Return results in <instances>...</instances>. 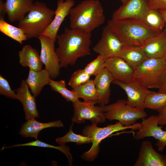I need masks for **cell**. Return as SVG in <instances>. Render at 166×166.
<instances>
[{"mask_svg":"<svg viewBox=\"0 0 166 166\" xmlns=\"http://www.w3.org/2000/svg\"><path fill=\"white\" fill-rule=\"evenodd\" d=\"M57 39L58 47L55 50L61 68L73 65L78 58L91 54V34L65 28Z\"/></svg>","mask_w":166,"mask_h":166,"instance_id":"6da1fadb","label":"cell"},{"mask_svg":"<svg viewBox=\"0 0 166 166\" xmlns=\"http://www.w3.org/2000/svg\"><path fill=\"white\" fill-rule=\"evenodd\" d=\"M107 26L125 46L142 47L148 40L160 33L140 20L132 18L111 19Z\"/></svg>","mask_w":166,"mask_h":166,"instance_id":"7a4b0ae2","label":"cell"},{"mask_svg":"<svg viewBox=\"0 0 166 166\" xmlns=\"http://www.w3.org/2000/svg\"><path fill=\"white\" fill-rule=\"evenodd\" d=\"M71 28L91 34L105 21L104 9L99 0H85L72 7L69 13Z\"/></svg>","mask_w":166,"mask_h":166,"instance_id":"3957f363","label":"cell"},{"mask_svg":"<svg viewBox=\"0 0 166 166\" xmlns=\"http://www.w3.org/2000/svg\"><path fill=\"white\" fill-rule=\"evenodd\" d=\"M54 11L44 3L37 1L25 17L19 21L18 27L24 32L27 39L42 34L52 21Z\"/></svg>","mask_w":166,"mask_h":166,"instance_id":"277c9868","label":"cell"},{"mask_svg":"<svg viewBox=\"0 0 166 166\" xmlns=\"http://www.w3.org/2000/svg\"><path fill=\"white\" fill-rule=\"evenodd\" d=\"M140 123H136L130 126H124L119 122L104 127H99L97 124H92L85 126L82 130V134L93 139L92 145L90 149L81 156L84 160L89 161H93L99 153L100 144L105 138L114 132L127 129L138 130Z\"/></svg>","mask_w":166,"mask_h":166,"instance_id":"5b68a950","label":"cell"},{"mask_svg":"<svg viewBox=\"0 0 166 166\" xmlns=\"http://www.w3.org/2000/svg\"><path fill=\"white\" fill-rule=\"evenodd\" d=\"M166 73L164 58H148L134 70L133 79L148 88L159 89Z\"/></svg>","mask_w":166,"mask_h":166,"instance_id":"8992f818","label":"cell"},{"mask_svg":"<svg viewBox=\"0 0 166 166\" xmlns=\"http://www.w3.org/2000/svg\"><path fill=\"white\" fill-rule=\"evenodd\" d=\"M101 106L106 119L118 121L124 126L134 124L138 120L144 119L148 116L144 110L129 105L124 99L118 100L111 104Z\"/></svg>","mask_w":166,"mask_h":166,"instance_id":"52a82bcc","label":"cell"},{"mask_svg":"<svg viewBox=\"0 0 166 166\" xmlns=\"http://www.w3.org/2000/svg\"><path fill=\"white\" fill-rule=\"evenodd\" d=\"M159 117L152 115L142 119L134 138L136 140L147 137H152L157 140L155 145L158 150L163 151L166 147V131L162 129L163 126H159Z\"/></svg>","mask_w":166,"mask_h":166,"instance_id":"ba28073f","label":"cell"},{"mask_svg":"<svg viewBox=\"0 0 166 166\" xmlns=\"http://www.w3.org/2000/svg\"><path fill=\"white\" fill-rule=\"evenodd\" d=\"M95 105L79 100L73 103V114L72 121L81 124L89 120L92 124L97 125L105 122L106 118L102 107L101 105L97 106Z\"/></svg>","mask_w":166,"mask_h":166,"instance_id":"9c48e42d","label":"cell"},{"mask_svg":"<svg viewBox=\"0 0 166 166\" xmlns=\"http://www.w3.org/2000/svg\"><path fill=\"white\" fill-rule=\"evenodd\" d=\"M112 83L120 86L126 93L127 104L131 106L145 109V103L147 96L154 91H150L138 81L133 79L128 82L114 80Z\"/></svg>","mask_w":166,"mask_h":166,"instance_id":"30bf717a","label":"cell"},{"mask_svg":"<svg viewBox=\"0 0 166 166\" xmlns=\"http://www.w3.org/2000/svg\"><path fill=\"white\" fill-rule=\"evenodd\" d=\"M40 43V57L45 68L49 73L51 79L59 75L61 68L59 58L55 49V41L49 37L41 35L38 37Z\"/></svg>","mask_w":166,"mask_h":166,"instance_id":"8fae6325","label":"cell"},{"mask_svg":"<svg viewBox=\"0 0 166 166\" xmlns=\"http://www.w3.org/2000/svg\"><path fill=\"white\" fill-rule=\"evenodd\" d=\"M123 46L118 37L106 25L103 29L101 39L93 47V50L105 60L117 56Z\"/></svg>","mask_w":166,"mask_h":166,"instance_id":"7c38bea8","label":"cell"},{"mask_svg":"<svg viewBox=\"0 0 166 166\" xmlns=\"http://www.w3.org/2000/svg\"><path fill=\"white\" fill-rule=\"evenodd\" d=\"M133 166H166V155L157 152L148 140L142 142Z\"/></svg>","mask_w":166,"mask_h":166,"instance_id":"4fadbf2b","label":"cell"},{"mask_svg":"<svg viewBox=\"0 0 166 166\" xmlns=\"http://www.w3.org/2000/svg\"><path fill=\"white\" fill-rule=\"evenodd\" d=\"M148 9L147 0H128L114 11L112 19L132 18L140 20Z\"/></svg>","mask_w":166,"mask_h":166,"instance_id":"5bb4252c","label":"cell"},{"mask_svg":"<svg viewBox=\"0 0 166 166\" xmlns=\"http://www.w3.org/2000/svg\"><path fill=\"white\" fill-rule=\"evenodd\" d=\"M73 0H58L54 11V16L48 27L42 35L47 36L56 41L60 27L71 9L74 5Z\"/></svg>","mask_w":166,"mask_h":166,"instance_id":"9a60e30c","label":"cell"},{"mask_svg":"<svg viewBox=\"0 0 166 166\" xmlns=\"http://www.w3.org/2000/svg\"><path fill=\"white\" fill-rule=\"evenodd\" d=\"M105 65L114 80L127 83L133 79L134 70L124 60L118 56L105 59Z\"/></svg>","mask_w":166,"mask_h":166,"instance_id":"2e32d148","label":"cell"},{"mask_svg":"<svg viewBox=\"0 0 166 166\" xmlns=\"http://www.w3.org/2000/svg\"><path fill=\"white\" fill-rule=\"evenodd\" d=\"M16 99L22 103L25 119L29 120L39 117L35 97L31 93L25 80H22L20 86L16 89Z\"/></svg>","mask_w":166,"mask_h":166,"instance_id":"e0dca14e","label":"cell"},{"mask_svg":"<svg viewBox=\"0 0 166 166\" xmlns=\"http://www.w3.org/2000/svg\"><path fill=\"white\" fill-rule=\"evenodd\" d=\"M114 79L105 68L95 76L94 79L100 105H107L109 101L111 94L110 85Z\"/></svg>","mask_w":166,"mask_h":166,"instance_id":"ac0fdd59","label":"cell"},{"mask_svg":"<svg viewBox=\"0 0 166 166\" xmlns=\"http://www.w3.org/2000/svg\"><path fill=\"white\" fill-rule=\"evenodd\" d=\"M142 47L148 58H164L166 53V28L148 40Z\"/></svg>","mask_w":166,"mask_h":166,"instance_id":"d6986e66","label":"cell"},{"mask_svg":"<svg viewBox=\"0 0 166 166\" xmlns=\"http://www.w3.org/2000/svg\"><path fill=\"white\" fill-rule=\"evenodd\" d=\"M34 0H6L5 2L6 14L11 22L22 19L34 4Z\"/></svg>","mask_w":166,"mask_h":166,"instance_id":"ffe728a7","label":"cell"},{"mask_svg":"<svg viewBox=\"0 0 166 166\" xmlns=\"http://www.w3.org/2000/svg\"><path fill=\"white\" fill-rule=\"evenodd\" d=\"M64 125L61 120L42 123L35 119L27 120L22 125L19 134L23 137H32L38 139V135L42 129L50 127H62Z\"/></svg>","mask_w":166,"mask_h":166,"instance_id":"44dd1931","label":"cell"},{"mask_svg":"<svg viewBox=\"0 0 166 166\" xmlns=\"http://www.w3.org/2000/svg\"><path fill=\"white\" fill-rule=\"evenodd\" d=\"M51 79L49 73L45 69L37 71L30 69L25 81L31 93L36 97L44 86L49 85Z\"/></svg>","mask_w":166,"mask_h":166,"instance_id":"7402d4cb","label":"cell"},{"mask_svg":"<svg viewBox=\"0 0 166 166\" xmlns=\"http://www.w3.org/2000/svg\"><path fill=\"white\" fill-rule=\"evenodd\" d=\"M20 64L30 69L39 71L42 69L43 63L36 49L30 45H26L18 52Z\"/></svg>","mask_w":166,"mask_h":166,"instance_id":"603a6c76","label":"cell"},{"mask_svg":"<svg viewBox=\"0 0 166 166\" xmlns=\"http://www.w3.org/2000/svg\"><path fill=\"white\" fill-rule=\"evenodd\" d=\"M134 70L148 57L142 47L123 46L117 56Z\"/></svg>","mask_w":166,"mask_h":166,"instance_id":"cb8c5ba5","label":"cell"},{"mask_svg":"<svg viewBox=\"0 0 166 166\" xmlns=\"http://www.w3.org/2000/svg\"><path fill=\"white\" fill-rule=\"evenodd\" d=\"M73 90L78 98L83 99L84 102L98 104V98L94 80L90 79Z\"/></svg>","mask_w":166,"mask_h":166,"instance_id":"d4e9b609","label":"cell"},{"mask_svg":"<svg viewBox=\"0 0 166 166\" xmlns=\"http://www.w3.org/2000/svg\"><path fill=\"white\" fill-rule=\"evenodd\" d=\"M140 21L147 26L160 33L164 29L165 23L159 10L148 9Z\"/></svg>","mask_w":166,"mask_h":166,"instance_id":"484cf974","label":"cell"},{"mask_svg":"<svg viewBox=\"0 0 166 166\" xmlns=\"http://www.w3.org/2000/svg\"><path fill=\"white\" fill-rule=\"evenodd\" d=\"M0 31L20 44L28 39L22 29L9 23L4 19H0Z\"/></svg>","mask_w":166,"mask_h":166,"instance_id":"4316f807","label":"cell"},{"mask_svg":"<svg viewBox=\"0 0 166 166\" xmlns=\"http://www.w3.org/2000/svg\"><path fill=\"white\" fill-rule=\"evenodd\" d=\"M24 146H36L43 148H49L57 149L62 152L66 156L68 160L69 165L70 166L72 165L73 160L72 154L70 152V149L65 144L62 145L60 144L59 146H55L40 141L38 139H36V140L34 141L29 142L22 144H16L11 146L4 147V148H3V149H4L8 148Z\"/></svg>","mask_w":166,"mask_h":166,"instance_id":"83f0119b","label":"cell"},{"mask_svg":"<svg viewBox=\"0 0 166 166\" xmlns=\"http://www.w3.org/2000/svg\"><path fill=\"white\" fill-rule=\"evenodd\" d=\"M49 85L53 90L60 94L67 101L73 103L79 100L74 91L67 89L65 80L54 81L51 79Z\"/></svg>","mask_w":166,"mask_h":166,"instance_id":"f1b7e54d","label":"cell"},{"mask_svg":"<svg viewBox=\"0 0 166 166\" xmlns=\"http://www.w3.org/2000/svg\"><path fill=\"white\" fill-rule=\"evenodd\" d=\"M74 123L70 126L69 131L64 136L56 138L55 141L59 144H65L68 142H74L77 144L92 143L93 139L83 135L75 133L73 131Z\"/></svg>","mask_w":166,"mask_h":166,"instance_id":"f546056e","label":"cell"},{"mask_svg":"<svg viewBox=\"0 0 166 166\" xmlns=\"http://www.w3.org/2000/svg\"><path fill=\"white\" fill-rule=\"evenodd\" d=\"M166 107V93L153 92L147 97L145 109L158 111Z\"/></svg>","mask_w":166,"mask_h":166,"instance_id":"4dcf8cb0","label":"cell"},{"mask_svg":"<svg viewBox=\"0 0 166 166\" xmlns=\"http://www.w3.org/2000/svg\"><path fill=\"white\" fill-rule=\"evenodd\" d=\"M105 61L103 57L98 55L96 58L88 64L84 69L91 76H96L105 68Z\"/></svg>","mask_w":166,"mask_h":166,"instance_id":"1f68e13d","label":"cell"},{"mask_svg":"<svg viewBox=\"0 0 166 166\" xmlns=\"http://www.w3.org/2000/svg\"><path fill=\"white\" fill-rule=\"evenodd\" d=\"M90 77L84 69L77 70L72 74L68 82L69 85L73 89L75 88L90 80Z\"/></svg>","mask_w":166,"mask_h":166,"instance_id":"d6a6232c","label":"cell"},{"mask_svg":"<svg viewBox=\"0 0 166 166\" xmlns=\"http://www.w3.org/2000/svg\"><path fill=\"white\" fill-rule=\"evenodd\" d=\"M0 94L6 97L16 99V94L12 90L8 81L1 75H0Z\"/></svg>","mask_w":166,"mask_h":166,"instance_id":"836d02e7","label":"cell"},{"mask_svg":"<svg viewBox=\"0 0 166 166\" xmlns=\"http://www.w3.org/2000/svg\"><path fill=\"white\" fill-rule=\"evenodd\" d=\"M148 9L166 10V0H147Z\"/></svg>","mask_w":166,"mask_h":166,"instance_id":"e575fe53","label":"cell"},{"mask_svg":"<svg viewBox=\"0 0 166 166\" xmlns=\"http://www.w3.org/2000/svg\"><path fill=\"white\" fill-rule=\"evenodd\" d=\"M159 117V124L165 126V130L166 131V107L157 111Z\"/></svg>","mask_w":166,"mask_h":166,"instance_id":"d590c367","label":"cell"},{"mask_svg":"<svg viewBox=\"0 0 166 166\" xmlns=\"http://www.w3.org/2000/svg\"><path fill=\"white\" fill-rule=\"evenodd\" d=\"M0 19H4L6 13L5 2L2 0H0Z\"/></svg>","mask_w":166,"mask_h":166,"instance_id":"8d00e7d4","label":"cell"},{"mask_svg":"<svg viewBox=\"0 0 166 166\" xmlns=\"http://www.w3.org/2000/svg\"><path fill=\"white\" fill-rule=\"evenodd\" d=\"M158 89V92L166 93V73L164 76L162 85Z\"/></svg>","mask_w":166,"mask_h":166,"instance_id":"74e56055","label":"cell"},{"mask_svg":"<svg viewBox=\"0 0 166 166\" xmlns=\"http://www.w3.org/2000/svg\"><path fill=\"white\" fill-rule=\"evenodd\" d=\"M159 10L164 18L166 27V10Z\"/></svg>","mask_w":166,"mask_h":166,"instance_id":"f35d334b","label":"cell"},{"mask_svg":"<svg viewBox=\"0 0 166 166\" xmlns=\"http://www.w3.org/2000/svg\"><path fill=\"white\" fill-rule=\"evenodd\" d=\"M122 4L125 3L128 0H120Z\"/></svg>","mask_w":166,"mask_h":166,"instance_id":"ab89813d","label":"cell"},{"mask_svg":"<svg viewBox=\"0 0 166 166\" xmlns=\"http://www.w3.org/2000/svg\"><path fill=\"white\" fill-rule=\"evenodd\" d=\"M164 58L166 60V53L165 56H164Z\"/></svg>","mask_w":166,"mask_h":166,"instance_id":"60d3db41","label":"cell"}]
</instances>
